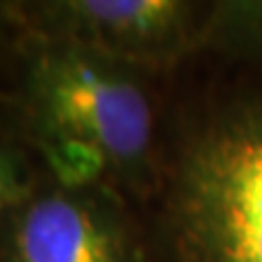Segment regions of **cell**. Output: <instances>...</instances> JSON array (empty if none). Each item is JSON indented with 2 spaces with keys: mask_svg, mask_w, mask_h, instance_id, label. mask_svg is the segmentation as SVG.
Returning a JSON list of instances; mask_svg holds the SVG:
<instances>
[{
  "mask_svg": "<svg viewBox=\"0 0 262 262\" xmlns=\"http://www.w3.org/2000/svg\"><path fill=\"white\" fill-rule=\"evenodd\" d=\"M0 27L13 35L68 42L149 75L219 53L225 3L188 0H44L3 3Z\"/></svg>",
  "mask_w": 262,
  "mask_h": 262,
  "instance_id": "3",
  "label": "cell"
},
{
  "mask_svg": "<svg viewBox=\"0 0 262 262\" xmlns=\"http://www.w3.org/2000/svg\"><path fill=\"white\" fill-rule=\"evenodd\" d=\"M27 134L57 184L107 186L155 201L166 146L153 79L144 70L57 39L13 35Z\"/></svg>",
  "mask_w": 262,
  "mask_h": 262,
  "instance_id": "1",
  "label": "cell"
},
{
  "mask_svg": "<svg viewBox=\"0 0 262 262\" xmlns=\"http://www.w3.org/2000/svg\"><path fill=\"white\" fill-rule=\"evenodd\" d=\"M0 262H149V245L120 192L55 182L7 219Z\"/></svg>",
  "mask_w": 262,
  "mask_h": 262,
  "instance_id": "4",
  "label": "cell"
},
{
  "mask_svg": "<svg viewBox=\"0 0 262 262\" xmlns=\"http://www.w3.org/2000/svg\"><path fill=\"white\" fill-rule=\"evenodd\" d=\"M155 201V262H262V59L179 122Z\"/></svg>",
  "mask_w": 262,
  "mask_h": 262,
  "instance_id": "2",
  "label": "cell"
}]
</instances>
